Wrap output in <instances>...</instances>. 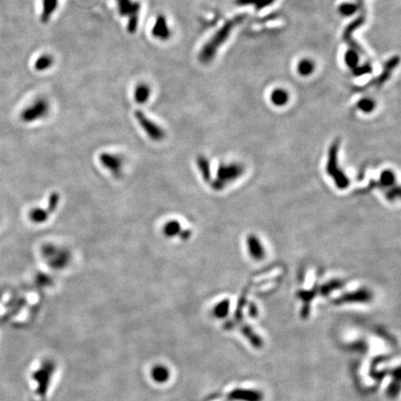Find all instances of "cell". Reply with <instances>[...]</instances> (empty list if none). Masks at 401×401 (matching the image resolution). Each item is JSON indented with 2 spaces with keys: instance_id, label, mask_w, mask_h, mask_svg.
I'll list each match as a JSON object with an SVG mask.
<instances>
[{
  "instance_id": "6da1fadb",
  "label": "cell",
  "mask_w": 401,
  "mask_h": 401,
  "mask_svg": "<svg viewBox=\"0 0 401 401\" xmlns=\"http://www.w3.org/2000/svg\"><path fill=\"white\" fill-rule=\"evenodd\" d=\"M244 16L240 15L233 18L231 21H228L221 28L215 33L213 37L205 44L204 48L199 54V60L203 63H209L213 60L217 50L221 47L222 44L227 41L234 27L238 26L242 22Z\"/></svg>"
},
{
  "instance_id": "7a4b0ae2",
  "label": "cell",
  "mask_w": 401,
  "mask_h": 401,
  "mask_svg": "<svg viewBox=\"0 0 401 401\" xmlns=\"http://www.w3.org/2000/svg\"><path fill=\"white\" fill-rule=\"evenodd\" d=\"M230 386L226 392V401H264V391L257 384L242 382Z\"/></svg>"
},
{
  "instance_id": "3957f363",
  "label": "cell",
  "mask_w": 401,
  "mask_h": 401,
  "mask_svg": "<svg viewBox=\"0 0 401 401\" xmlns=\"http://www.w3.org/2000/svg\"><path fill=\"white\" fill-rule=\"evenodd\" d=\"M118 12L122 17H128V31L134 34L138 26V14L141 9V4L136 0H116Z\"/></svg>"
},
{
  "instance_id": "277c9868",
  "label": "cell",
  "mask_w": 401,
  "mask_h": 401,
  "mask_svg": "<svg viewBox=\"0 0 401 401\" xmlns=\"http://www.w3.org/2000/svg\"><path fill=\"white\" fill-rule=\"evenodd\" d=\"M41 253L48 264L55 269L64 268L71 260V255L67 250L53 244H45L41 249Z\"/></svg>"
},
{
  "instance_id": "5b68a950",
  "label": "cell",
  "mask_w": 401,
  "mask_h": 401,
  "mask_svg": "<svg viewBox=\"0 0 401 401\" xmlns=\"http://www.w3.org/2000/svg\"><path fill=\"white\" fill-rule=\"evenodd\" d=\"M50 111V103L44 99L39 98L21 113V119L26 123H33L34 121L45 117Z\"/></svg>"
},
{
  "instance_id": "8992f818",
  "label": "cell",
  "mask_w": 401,
  "mask_h": 401,
  "mask_svg": "<svg viewBox=\"0 0 401 401\" xmlns=\"http://www.w3.org/2000/svg\"><path fill=\"white\" fill-rule=\"evenodd\" d=\"M135 117L140 128L143 129L146 135L152 140L160 142L165 137V131L159 125L154 123L153 120L148 118L143 111L138 110L135 111Z\"/></svg>"
},
{
  "instance_id": "52a82bcc",
  "label": "cell",
  "mask_w": 401,
  "mask_h": 401,
  "mask_svg": "<svg viewBox=\"0 0 401 401\" xmlns=\"http://www.w3.org/2000/svg\"><path fill=\"white\" fill-rule=\"evenodd\" d=\"M100 162L103 167L113 175L114 177H119L123 168V159L117 154L103 153L100 155Z\"/></svg>"
},
{
  "instance_id": "ba28073f",
  "label": "cell",
  "mask_w": 401,
  "mask_h": 401,
  "mask_svg": "<svg viewBox=\"0 0 401 401\" xmlns=\"http://www.w3.org/2000/svg\"><path fill=\"white\" fill-rule=\"evenodd\" d=\"M152 34L155 38L162 41H166L170 38V29L167 25L166 19L162 14L158 15V17L156 18L152 30Z\"/></svg>"
},
{
  "instance_id": "9c48e42d",
  "label": "cell",
  "mask_w": 401,
  "mask_h": 401,
  "mask_svg": "<svg viewBox=\"0 0 401 401\" xmlns=\"http://www.w3.org/2000/svg\"><path fill=\"white\" fill-rule=\"evenodd\" d=\"M241 169L237 165H222L218 170L217 180L214 185L221 186L224 183L229 182L235 178L239 177Z\"/></svg>"
},
{
  "instance_id": "30bf717a",
  "label": "cell",
  "mask_w": 401,
  "mask_h": 401,
  "mask_svg": "<svg viewBox=\"0 0 401 401\" xmlns=\"http://www.w3.org/2000/svg\"><path fill=\"white\" fill-rule=\"evenodd\" d=\"M151 377L156 384H166L170 380V370L163 364H156L151 370Z\"/></svg>"
},
{
  "instance_id": "8fae6325",
  "label": "cell",
  "mask_w": 401,
  "mask_h": 401,
  "mask_svg": "<svg viewBox=\"0 0 401 401\" xmlns=\"http://www.w3.org/2000/svg\"><path fill=\"white\" fill-rule=\"evenodd\" d=\"M59 0H42V12H41V22L42 24H47L53 13L58 8Z\"/></svg>"
},
{
  "instance_id": "7c38bea8",
  "label": "cell",
  "mask_w": 401,
  "mask_h": 401,
  "mask_svg": "<svg viewBox=\"0 0 401 401\" xmlns=\"http://www.w3.org/2000/svg\"><path fill=\"white\" fill-rule=\"evenodd\" d=\"M230 308H231L230 301L228 299H224L220 302L216 303L212 309L214 318L218 319V321H221V319L227 318L230 314Z\"/></svg>"
},
{
  "instance_id": "4fadbf2b",
  "label": "cell",
  "mask_w": 401,
  "mask_h": 401,
  "mask_svg": "<svg viewBox=\"0 0 401 401\" xmlns=\"http://www.w3.org/2000/svg\"><path fill=\"white\" fill-rule=\"evenodd\" d=\"M150 97H151L150 85L144 84V83L137 85L135 93H134V98H135L136 103L144 104L149 101Z\"/></svg>"
},
{
  "instance_id": "5bb4252c",
  "label": "cell",
  "mask_w": 401,
  "mask_h": 401,
  "mask_svg": "<svg viewBox=\"0 0 401 401\" xmlns=\"http://www.w3.org/2000/svg\"><path fill=\"white\" fill-rule=\"evenodd\" d=\"M181 231L182 230H181L180 222L177 220H169L166 222L164 226L162 227V232L164 236L168 238H173V237L180 235Z\"/></svg>"
},
{
  "instance_id": "9a60e30c",
  "label": "cell",
  "mask_w": 401,
  "mask_h": 401,
  "mask_svg": "<svg viewBox=\"0 0 401 401\" xmlns=\"http://www.w3.org/2000/svg\"><path fill=\"white\" fill-rule=\"evenodd\" d=\"M49 211L40 207H35L29 213V218L35 224H42L49 219Z\"/></svg>"
},
{
  "instance_id": "2e32d148",
  "label": "cell",
  "mask_w": 401,
  "mask_h": 401,
  "mask_svg": "<svg viewBox=\"0 0 401 401\" xmlns=\"http://www.w3.org/2000/svg\"><path fill=\"white\" fill-rule=\"evenodd\" d=\"M54 63V59L50 54L41 55L34 62V69L38 72H43L51 68Z\"/></svg>"
},
{
  "instance_id": "e0dca14e",
  "label": "cell",
  "mask_w": 401,
  "mask_h": 401,
  "mask_svg": "<svg viewBox=\"0 0 401 401\" xmlns=\"http://www.w3.org/2000/svg\"><path fill=\"white\" fill-rule=\"evenodd\" d=\"M248 246H249V251L251 256L255 258H261L263 255H264V251L263 248L261 246L259 241L256 239L255 236H251L249 237L248 240Z\"/></svg>"
},
{
  "instance_id": "ac0fdd59",
  "label": "cell",
  "mask_w": 401,
  "mask_h": 401,
  "mask_svg": "<svg viewBox=\"0 0 401 401\" xmlns=\"http://www.w3.org/2000/svg\"><path fill=\"white\" fill-rule=\"evenodd\" d=\"M288 94L283 89H276L271 94V101L277 106H282L288 102Z\"/></svg>"
},
{
  "instance_id": "d6986e66",
  "label": "cell",
  "mask_w": 401,
  "mask_h": 401,
  "mask_svg": "<svg viewBox=\"0 0 401 401\" xmlns=\"http://www.w3.org/2000/svg\"><path fill=\"white\" fill-rule=\"evenodd\" d=\"M197 164L205 180L209 181L210 180V167H209V162L207 161V159L203 156L199 157L197 160Z\"/></svg>"
},
{
  "instance_id": "ffe728a7",
  "label": "cell",
  "mask_w": 401,
  "mask_h": 401,
  "mask_svg": "<svg viewBox=\"0 0 401 401\" xmlns=\"http://www.w3.org/2000/svg\"><path fill=\"white\" fill-rule=\"evenodd\" d=\"M274 0H237L240 5H254L257 9H263L266 6L270 5Z\"/></svg>"
},
{
  "instance_id": "44dd1931",
  "label": "cell",
  "mask_w": 401,
  "mask_h": 401,
  "mask_svg": "<svg viewBox=\"0 0 401 401\" xmlns=\"http://www.w3.org/2000/svg\"><path fill=\"white\" fill-rule=\"evenodd\" d=\"M314 70V63L309 60H302L298 65V72L302 76H309Z\"/></svg>"
},
{
  "instance_id": "7402d4cb",
  "label": "cell",
  "mask_w": 401,
  "mask_h": 401,
  "mask_svg": "<svg viewBox=\"0 0 401 401\" xmlns=\"http://www.w3.org/2000/svg\"><path fill=\"white\" fill-rule=\"evenodd\" d=\"M60 196L58 192H52L51 196L49 198V203H48V211L49 213H53L60 203Z\"/></svg>"
},
{
  "instance_id": "603a6c76",
  "label": "cell",
  "mask_w": 401,
  "mask_h": 401,
  "mask_svg": "<svg viewBox=\"0 0 401 401\" xmlns=\"http://www.w3.org/2000/svg\"><path fill=\"white\" fill-rule=\"evenodd\" d=\"M346 62L350 68H356L359 62V55L358 52L354 51H349L346 54Z\"/></svg>"
},
{
  "instance_id": "cb8c5ba5",
  "label": "cell",
  "mask_w": 401,
  "mask_h": 401,
  "mask_svg": "<svg viewBox=\"0 0 401 401\" xmlns=\"http://www.w3.org/2000/svg\"><path fill=\"white\" fill-rule=\"evenodd\" d=\"M375 103L373 100L370 99H363L359 103V108L364 112H370L374 109Z\"/></svg>"
},
{
  "instance_id": "d4e9b609",
  "label": "cell",
  "mask_w": 401,
  "mask_h": 401,
  "mask_svg": "<svg viewBox=\"0 0 401 401\" xmlns=\"http://www.w3.org/2000/svg\"><path fill=\"white\" fill-rule=\"evenodd\" d=\"M357 6L354 4H344L340 7V12L345 16H349L356 12Z\"/></svg>"
},
{
  "instance_id": "484cf974",
  "label": "cell",
  "mask_w": 401,
  "mask_h": 401,
  "mask_svg": "<svg viewBox=\"0 0 401 401\" xmlns=\"http://www.w3.org/2000/svg\"><path fill=\"white\" fill-rule=\"evenodd\" d=\"M382 181L384 182L385 185L392 184L393 181H394V177H393L392 173L389 172V171L384 172V174L382 175Z\"/></svg>"
},
{
  "instance_id": "4316f807",
  "label": "cell",
  "mask_w": 401,
  "mask_h": 401,
  "mask_svg": "<svg viewBox=\"0 0 401 401\" xmlns=\"http://www.w3.org/2000/svg\"><path fill=\"white\" fill-rule=\"evenodd\" d=\"M371 71H372V69H371V67H370L369 65H367V66H362V67L355 69L354 74H355L356 76H361V75L370 73Z\"/></svg>"
},
{
  "instance_id": "83f0119b",
  "label": "cell",
  "mask_w": 401,
  "mask_h": 401,
  "mask_svg": "<svg viewBox=\"0 0 401 401\" xmlns=\"http://www.w3.org/2000/svg\"><path fill=\"white\" fill-rule=\"evenodd\" d=\"M190 235V232L188 231H181L180 233V236L182 240H187Z\"/></svg>"
}]
</instances>
